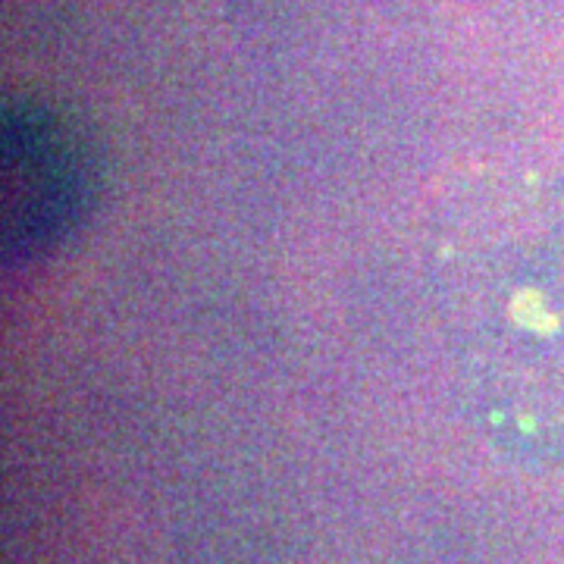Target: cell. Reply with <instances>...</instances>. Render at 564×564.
<instances>
[{
	"mask_svg": "<svg viewBox=\"0 0 564 564\" xmlns=\"http://www.w3.org/2000/svg\"><path fill=\"white\" fill-rule=\"evenodd\" d=\"M430 285L467 411L564 462V182L470 188L433 239Z\"/></svg>",
	"mask_w": 564,
	"mask_h": 564,
	"instance_id": "1",
	"label": "cell"
}]
</instances>
